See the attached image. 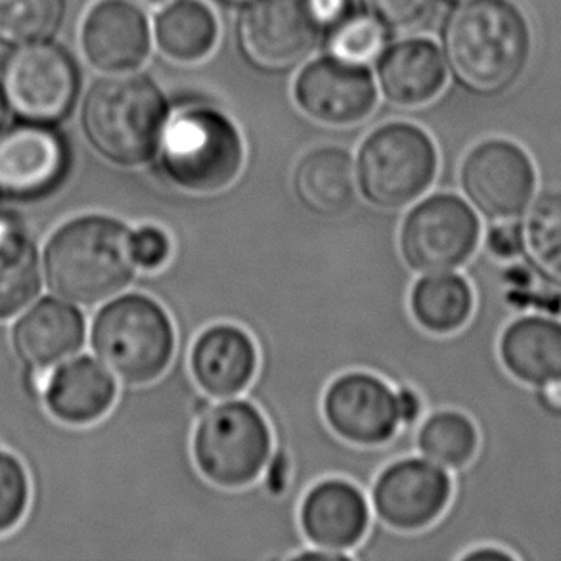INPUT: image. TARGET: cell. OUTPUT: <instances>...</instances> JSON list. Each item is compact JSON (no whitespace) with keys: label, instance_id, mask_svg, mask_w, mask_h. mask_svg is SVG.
Listing matches in <instances>:
<instances>
[{"label":"cell","instance_id":"6da1fadb","mask_svg":"<svg viewBox=\"0 0 561 561\" xmlns=\"http://www.w3.org/2000/svg\"><path fill=\"white\" fill-rule=\"evenodd\" d=\"M133 230L122 220L84 215L54 232L46 245V282L56 296L79 305H96L135 280Z\"/></svg>","mask_w":561,"mask_h":561},{"label":"cell","instance_id":"7a4b0ae2","mask_svg":"<svg viewBox=\"0 0 561 561\" xmlns=\"http://www.w3.org/2000/svg\"><path fill=\"white\" fill-rule=\"evenodd\" d=\"M448 64L458 81L479 94L508 89L531 54V30L508 0H466L445 31Z\"/></svg>","mask_w":561,"mask_h":561},{"label":"cell","instance_id":"3957f363","mask_svg":"<svg viewBox=\"0 0 561 561\" xmlns=\"http://www.w3.org/2000/svg\"><path fill=\"white\" fill-rule=\"evenodd\" d=\"M81 123L84 137L104 160L138 168L160 150L168 104L148 77H110L87 92Z\"/></svg>","mask_w":561,"mask_h":561},{"label":"cell","instance_id":"277c9868","mask_svg":"<svg viewBox=\"0 0 561 561\" xmlns=\"http://www.w3.org/2000/svg\"><path fill=\"white\" fill-rule=\"evenodd\" d=\"M91 342L107 373L127 386H145L171 365L175 330L165 309L152 297L129 294L100 309Z\"/></svg>","mask_w":561,"mask_h":561},{"label":"cell","instance_id":"5b68a950","mask_svg":"<svg viewBox=\"0 0 561 561\" xmlns=\"http://www.w3.org/2000/svg\"><path fill=\"white\" fill-rule=\"evenodd\" d=\"M160 158L163 175L176 188L215 194L234 183L242 171V137L227 115L194 107L168 122Z\"/></svg>","mask_w":561,"mask_h":561},{"label":"cell","instance_id":"8992f818","mask_svg":"<svg viewBox=\"0 0 561 561\" xmlns=\"http://www.w3.org/2000/svg\"><path fill=\"white\" fill-rule=\"evenodd\" d=\"M355 165L358 192L368 204L402 209L432 186L437 152L424 130L391 123L366 138Z\"/></svg>","mask_w":561,"mask_h":561},{"label":"cell","instance_id":"52a82bcc","mask_svg":"<svg viewBox=\"0 0 561 561\" xmlns=\"http://www.w3.org/2000/svg\"><path fill=\"white\" fill-rule=\"evenodd\" d=\"M271 453V427L251 402H220L197 424L194 458L213 485H251L265 470Z\"/></svg>","mask_w":561,"mask_h":561},{"label":"cell","instance_id":"ba28073f","mask_svg":"<svg viewBox=\"0 0 561 561\" xmlns=\"http://www.w3.org/2000/svg\"><path fill=\"white\" fill-rule=\"evenodd\" d=\"M478 213L455 194H433L414 205L399 234L402 261L416 273H448L478 250Z\"/></svg>","mask_w":561,"mask_h":561},{"label":"cell","instance_id":"9c48e42d","mask_svg":"<svg viewBox=\"0 0 561 561\" xmlns=\"http://www.w3.org/2000/svg\"><path fill=\"white\" fill-rule=\"evenodd\" d=\"M8 106L23 122H60L71 112L79 92V71L64 48L53 43L18 46L2 71Z\"/></svg>","mask_w":561,"mask_h":561},{"label":"cell","instance_id":"30bf717a","mask_svg":"<svg viewBox=\"0 0 561 561\" xmlns=\"http://www.w3.org/2000/svg\"><path fill=\"white\" fill-rule=\"evenodd\" d=\"M460 184L468 204L485 219L514 220L535 197L537 169L522 146L493 138L466 156Z\"/></svg>","mask_w":561,"mask_h":561},{"label":"cell","instance_id":"8fae6325","mask_svg":"<svg viewBox=\"0 0 561 561\" xmlns=\"http://www.w3.org/2000/svg\"><path fill=\"white\" fill-rule=\"evenodd\" d=\"M453 483L445 468L427 458L391 463L374 485L373 502L383 524L399 531H417L447 508Z\"/></svg>","mask_w":561,"mask_h":561},{"label":"cell","instance_id":"7c38bea8","mask_svg":"<svg viewBox=\"0 0 561 561\" xmlns=\"http://www.w3.org/2000/svg\"><path fill=\"white\" fill-rule=\"evenodd\" d=\"M68 146L45 123L25 122L0 133V194L35 199L60 186Z\"/></svg>","mask_w":561,"mask_h":561},{"label":"cell","instance_id":"4fadbf2b","mask_svg":"<svg viewBox=\"0 0 561 561\" xmlns=\"http://www.w3.org/2000/svg\"><path fill=\"white\" fill-rule=\"evenodd\" d=\"M324 416L342 439L360 447H378L401 425L397 393L370 374H345L328 387Z\"/></svg>","mask_w":561,"mask_h":561},{"label":"cell","instance_id":"5bb4252c","mask_svg":"<svg viewBox=\"0 0 561 561\" xmlns=\"http://www.w3.org/2000/svg\"><path fill=\"white\" fill-rule=\"evenodd\" d=\"M317 23L305 0H251L240 22L243 53L257 68L284 71L314 45Z\"/></svg>","mask_w":561,"mask_h":561},{"label":"cell","instance_id":"9a60e30c","mask_svg":"<svg viewBox=\"0 0 561 561\" xmlns=\"http://www.w3.org/2000/svg\"><path fill=\"white\" fill-rule=\"evenodd\" d=\"M296 99L312 119L343 127L368 117L376 106V87L363 66L328 58L299 76Z\"/></svg>","mask_w":561,"mask_h":561},{"label":"cell","instance_id":"2e32d148","mask_svg":"<svg viewBox=\"0 0 561 561\" xmlns=\"http://www.w3.org/2000/svg\"><path fill=\"white\" fill-rule=\"evenodd\" d=\"M81 43L94 68L127 73L146 60L150 33L145 14L135 4L127 0H100L84 18Z\"/></svg>","mask_w":561,"mask_h":561},{"label":"cell","instance_id":"e0dca14e","mask_svg":"<svg viewBox=\"0 0 561 561\" xmlns=\"http://www.w3.org/2000/svg\"><path fill=\"white\" fill-rule=\"evenodd\" d=\"M301 529L317 548L345 552L363 540L370 522L365 494L347 481H322L305 496Z\"/></svg>","mask_w":561,"mask_h":561},{"label":"cell","instance_id":"ac0fdd59","mask_svg":"<svg viewBox=\"0 0 561 561\" xmlns=\"http://www.w3.org/2000/svg\"><path fill=\"white\" fill-rule=\"evenodd\" d=\"M190 366L205 393L230 399L250 386L257 370V350L242 328L219 324L197 337Z\"/></svg>","mask_w":561,"mask_h":561},{"label":"cell","instance_id":"d6986e66","mask_svg":"<svg viewBox=\"0 0 561 561\" xmlns=\"http://www.w3.org/2000/svg\"><path fill=\"white\" fill-rule=\"evenodd\" d=\"M84 343V319L73 305L43 299L14 328V347L31 370H48Z\"/></svg>","mask_w":561,"mask_h":561},{"label":"cell","instance_id":"ffe728a7","mask_svg":"<svg viewBox=\"0 0 561 561\" xmlns=\"http://www.w3.org/2000/svg\"><path fill=\"white\" fill-rule=\"evenodd\" d=\"M115 393L114 376L91 357H79L53 368L41 394L56 420L87 425L106 416L114 407Z\"/></svg>","mask_w":561,"mask_h":561},{"label":"cell","instance_id":"44dd1931","mask_svg":"<svg viewBox=\"0 0 561 561\" xmlns=\"http://www.w3.org/2000/svg\"><path fill=\"white\" fill-rule=\"evenodd\" d=\"M291 184L307 211L324 219L343 217L357 202V165L343 148L320 146L297 163Z\"/></svg>","mask_w":561,"mask_h":561},{"label":"cell","instance_id":"7402d4cb","mask_svg":"<svg viewBox=\"0 0 561 561\" xmlns=\"http://www.w3.org/2000/svg\"><path fill=\"white\" fill-rule=\"evenodd\" d=\"M502 365L525 386L561 379V320L522 317L501 337Z\"/></svg>","mask_w":561,"mask_h":561},{"label":"cell","instance_id":"603a6c76","mask_svg":"<svg viewBox=\"0 0 561 561\" xmlns=\"http://www.w3.org/2000/svg\"><path fill=\"white\" fill-rule=\"evenodd\" d=\"M379 79L387 99L399 106H422L435 99L447 81L439 48L422 38L394 45L383 56Z\"/></svg>","mask_w":561,"mask_h":561},{"label":"cell","instance_id":"cb8c5ba5","mask_svg":"<svg viewBox=\"0 0 561 561\" xmlns=\"http://www.w3.org/2000/svg\"><path fill=\"white\" fill-rule=\"evenodd\" d=\"M519 255L537 278L561 291V190H547L517 217Z\"/></svg>","mask_w":561,"mask_h":561},{"label":"cell","instance_id":"d4e9b609","mask_svg":"<svg viewBox=\"0 0 561 561\" xmlns=\"http://www.w3.org/2000/svg\"><path fill=\"white\" fill-rule=\"evenodd\" d=\"M41 289L37 243L15 220L0 217V320L30 307Z\"/></svg>","mask_w":561,"mask_h":561},{"label":"cell","instance_id":"484cf974","mask_svg":"<svg viewBox=\"0 0 561 561\" xmlns=\"http://www.w3.org/2000/svg\"><path fill=\"white\" fill-rule=\"evenodd\" d=\"M410 309L420 327L435 334L456 332L470 320L473 291L460 274L430 273L414 284Z\"/></svg>","mask_w":561,"mask_h":561},{"label":"cell","instance_id":"4316f807","mask_svg":"<svg viewBox=\"0 0 561 561\" xmlns=\"http://www.w3.org/2000/svg\"><path fill=\"white\" fill-rule=\"evenodd\" d=\"M217 20L199 0H175L156 20V38L171 60H204L217 43Z\"/></svg>","mask_w":561,"mask_h":561},{"label":"cell","instance_id":"83f0119b","mask_svg":"<svg viewBox=\"0 0 561 561\" xmlns=\"http://www.w3.org/2000/svg\"><path fill=\"white\" fill-rule=\"evenodd\" d=\"M479 435L470 417L440 410L425 420L417 433V448L427 460L445 470H458L478 453Z\"/></svg>","mask_w":561,"mask_h":561},{"label":"cell","instance_id":"f1b7e54d","mask_svg":"<svg viewBox=\"0 0 561 561\" xmlns=\"http://www.w3.org/2000/svg\"><path fill=\"white\" fill-rule=\"evenodd\" d=\"M68 0H0V43H43L60 30Z\"/></svg>","mask_w":561,"mask_h":561},{"label":"cell","instance_id":"f546056e","mask_svg":"<svg viewBox=\"0 0 561 561\" xmlns=\"http://www.w3.org/2000/svg\"><path fill=\"white\" fill-rule=\"evenodd\" d=\"M386 46L383 23L374 15L343 20L330 38V56L335 60L365 66L376 60Z\"/></svg>","mask_w":561,"mask_h":561},{"label":"cell","instance_id":"4dcf8cb0","mask_svg":"<svg viewBox=\"0 0 561 561\" xmlns=\"http://www.w3.org/2000/svg\"><path fill=\"white\" fill-rule=\"evenodd\" d=\"M31 483L23 463L0 448V535L20 525L30 508Z\"/></svg>","mask_w":561,"mask_h":561},{"label":"cell","instance_id":"1f68e13d","mask_svg":"<svg viewBox=\"0 0 561 561\" xmlns=\"http://www.w3.org/2000/svg\"><path fill=\"white\" fill-rule=\"evenodd\" d=\"M368 14L393 30H412L424 22L433 0H363Z\"/></svg>","mask_w":561,"mask_h":561},{"label":"cell","instance_id":"d6a6232c","mask_svg":"<svg viewBox=\"0 0 561 561\" xmlns=\"http://www.w3.org/2000/svg\"><path fill=\"white\" fill-rule=\"evenodd\" d=\"M133 257L140 268L156 271L168 263L171 255V240L160 227L146 225L130 236Z\"/></svg>","mask_w":561,"mask_h":561},{"label":"cell","instance_id":"836d02e7","mask_svg":"<svg viewBox=\"0 0 561 561\" xmlns=\"http://www.w3.org/2000/svg\"><path fill=\"white\" fill-rule=\"evenodd\" d=\"M486 250L494 257L514 259L519 255V230L517 222L501 220V225L491 228L486 234Z\"/></svg>","mask_w":561,"mask_h":561},{"label":"cell","instance_id":"e575fe53","mask_svg":"<svg viewBox=\"0 0 561 561\" xmlns=\"http://www.w3.org/2000/svg\"><path fill=\"white\" fill-rule=\"evenodd\" d=\"M305 4L317 27L343 22L350 12V0H305Z\"/></svg>","mask_w":561,"mask_h":561},{"label":"cell","instance_id":"d590c367","mask_svg":"<svg viewBox=\"0 0 561 561\" xmlns=\"http://www.w3.org/2000/svg\"><path fill=\"white\" fill-rule=\"evenodd\" d=\"M537 402L550 416L561 417V379L537 387Z\"/></svg>","mask_w":561,"mask_h":561},{"label":"cell","instance_id":"8d00e7d4","mask_svg":"<svg viewBox=\"0 0 561 561\" xmlns=\"http://www.w3.org/2000/svg\"><path fill=\"white\" fill-rule=\"evenodd\" d=\"M397 401H399V412H401V424H414L422 412V402H420L417 393H414L412 389H401L397 393Z\"/></svg>","mask_w":561,"mask_h":561},{"label":"cell","instance_id":"74e56055","mask_svg":"<svg viewBox=\"0 0 561 561\" xmlns=\"http://www.w3.org/2000/svg\"><path fill=\"white\" fill-rule=\"evenodd\" d=\"M463 561H512L516 560L514 556L506 552V550H501V548H479V550H473V552H468V554H463Z\"/></svg>","mask_w":561,"mask_h":561},{"label":"cell","instance_id":"f35d334b","mask_svg":"<svg viewBox=\"0 0 561 561\" xmlns=\"http://www.w3.org/2000/svg\"><path fill=\"white\" fill-rule=\"evenodd\" d=\"M4 119H7V99H4V92H2V87H0V129L4 125Z\"/></svg>","mask_w":561,"mask_h":561},{"label":"cell","instance_id":"ab89813d","mask_svg":"<svg viewBox=\"0 0 561 561\" xmlns=\"http://www.w3.org/2000/svg\"><path fill=\"white\" fill-rule=\"evenodd\" d=\"M137 2H142V4H148V7H158V4H163L168 0H137Z\"/></svg>","mask_w":561,"mask_h":561},{"label":"cell","instance_id":"60d3db41","mask_svg":"<svg viewBox=\"0 0 561 561\" xmlns=\"http://www.w3.org/2000/svg\"><path fill=\"white\" fill-rule=\"evenodd\" d=\"M230 4H245V2H251V0H227Z\"/></svg>","mask_w":561,"mask_h":561}]
</instances>
